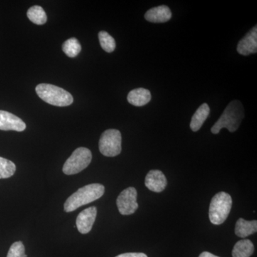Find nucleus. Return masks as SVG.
<instances>
[{
	"instance_id": "nucleus-1",
	"label": "nucleus",
	"mask_w": 257,
	"mask_h": 257,
	"mask_svg": "<svg viewBox=\"0 0 257 257\" xmlns=\"http://www.w3.org/2000/svg\"><path fill=\"white\" fill-rule=\"evenodd\" d=\"M104 186L100 184H91L79 188L66 200L64 204L66 212H72L89 203L97 200L104 194Z\"/></svg>"
},
{
	"instance_id": "nucleus-2",
	"label": "nucleus",
	"mask_w": 257,
	"mask_h": 257,
	"mask_svg": "<svg viewBox=\"0 0 257 257\" xmlns=\"http://www.w3.org/2000/svg\"><path fill=\"white\" fill-rule=\"evenodd\" d=\"M244 116V111L241 101H231L219 119L211 128V133L216 135L222 128H226L230 133L238 130Z\"/></svg>"
},
{
	"instance_id": "nucleus-3",
	"label": "nucleus",
	"mask_w": 257,
	"mask_h": 257,
	"mask_svg": "<svg viewBox=\"0 0 257 257\" xmlns=\"http://www.w3.org/2000/svg\"><path fill=\"white\" fill-rule=\"evenodd\" d=\"M36 92L42 100L56 106H69L73 103V96L62 88L50 84H40Z\"/></svg>"
},
{
	"instance_id": "nucleus-4",
	"label": "nucleus",
	"mask_w": 257,
	"mask_h": 257,
	"mask_svg": "<svg viewBox=\"0 0 257 257\" xmlns=\"http://www.w3.org/2000/svg\"><path fill=\"white\" fill-rule=\"evenodd\" d=\"M232 207V199L227 193H217L211 199L209 216L213 224H223L229 216Z\"/></svg>"
},
{
	"instance_id": "nucleus-5",
	"label": "nucleus",
	"mask_w": 257,
	"mask_h": 257,
	"mask_svg": "<svg viewBox=\"0 0 257 257\" xmlns=\"http://www.w3.org/2000/svg\"><path fill=\"white\" fill-rule=\"evenodd\" d=\"M92 152L85 147H79L64 164L62 171L66 175H73L87 168L92 161Z\"/></svg>"
},
{
	"instance_id": "nucleus-6",
	"label": "nucleus",
	"mask_w": 257,
	"mask_h": 257,
	"mask_svg": "<svg viewBox=\"0 0 257 257\" xmlns=\"http://www.w3.org/2000/svg\"><path fill=\"white\" fill-rule=\"evenodd\" d=\"M101 155L108 157L117 156L121 152V135L117 130H107L102 133L99 142Z\"/></svg>"
},
{
	"instance_id": "nucleus-7",
	"label": "nucleus",
	"mask_w": 257,
	"mask_h": 257,
	"mask_svg": "<svg viewBox=\"0 0 257 257\" xmlns=\"http://www.w3.org/2000/svg\"><path fill=\"white\" fill-rule=\"evenodd\" d=\"M138 192L134 187H128L120 193L116 199V206L121 215H131L138 209Z\"/></svg>"
},
{
	"instance_id": "nucleus-8",
	"label": "nucleus",
	"mask_w": 257,
	"mask_h": 257,
	"mask_svg": "<svg viewBox=\"0 0 257 257\" xmlns=\"http://www.w3.org/2000/svg\"><path fill=\"white\" fill-rule=\"evenodd\" d=\"M97 209L95 207H90L79 213L76 220L77 229L82 234H88L92 229L95 221Z\"/></svg>"
},
{
	"instance_id": "nucleus-9",
	"label": "nucleus",
	"mask_w": 257,
	"mask_h": 257,
	"mask_svg": "<svg viewBox=\"0 0 257 257\" xmlns=\"http://www.w3.org/2000/svg\"><path fill=\"white\" fill-rule=\"evenodd\" d=\"M25 128L26 124L20 117L8 111L0 110V130L23 132Z\"/></svg>"
},
{
	"instance_id": "nucleus-10",
	"label": "nucleus",
	"mask_w": 257,
	"mask_h": 257,
	"mask_svg": "<svg viewBox=\"0 0 257 257\" xmlns=\"http://www.w3.org/2000/svg\"><path fill=\"white\" fill-rule=\"evenodd\" d=\"M237 52L240 55L248 56L257 52V27H253L240 40L237 45Z\"/></svg>"
},
{
	"instance_id": "nucleus-11",
	"label": "nucleus",
	"mask_w": 257,
	"mask_h": 257,
	"mask_svg": "<svg viewBox=\"0 0 257 257\" xmlns=\"http://www.w3.org/2000/svg\"><path fill=\"white\" fill-rule=\"evenodd\" d=\"M167 180L163 172L160 170H151L145 178V186L154 192L160 193L165 190Z\"/></svg>"
},
{
	"instance_id": "nucleus-12",
	"label": "nucleus",
	"mask_w": 257,
	"mask_h": 257,
	"mask_svg": "<svg viewBox=\"0 0 257 257\" xmlns=\"http://www.w3.org/2000/svg\"><path fill=\"white\" fill-rule=\"evenodd\" d=\"M145 18L150 23H167L172 18V12L168 7L162 5L149 10L145 15Z\"/></svg>"
},
{
	"instance_id": "nucleus-13",
	"label": "nucleus",
	"mask_w": 257,
	"mask_h": 257,
	"mask_svg": "<svg viewBox=\"0 0 257 257\" xmlns=\"http://www.w3.org/2000/svg\"><path fill=\"white\" fill-rule=\"evenodd\" d=\"M152 99V94L150 90L145 88H138L133 89L128 93L127 101L132 105L143 106L146 105Z\"/></svg>"
},
{
	"instance_id": "nucleus-14",
	"label": "nucleus",
	"mask_w": 257,
	"mask_h": 257,
	"mask_svg": "<svg viewBox=\"0 0 257 257\" xmlns=\"http://www.w3.org/2000/svg\"><path fill=\"white\" fill-rule=\"evenodd\" d=\"M257 231L256 220L246 221L240 218L236 221L235 226V234L241 238H246Z\"/></svg>"
},
{
	"instance_id": "nucleus-15",
	"label": "nucleus",
	"mask_w": 257,
	"mask_h": 257,
	"mask_svg": "<svg viewBox=\"0 0 257 257\" xmlns=\"http://www.w3.org/2000/svg\"><path fill=\"white\" fill-rule=\"evenodd\" d=\"M210 113V109L207 104H202L195 111L192 118L190 128L193 132H197L202 127L204 121L207 119Z\"/></svg>"
},
{
	"instance_id": "nucleus-16",
	"label": "nucleus",
	"mask_w": 257,
	"mask_h": 257,
	"mask_svg": "<svg viewBox=\"0 0 257 257\" xmlns=\"http://www.w3.org/2000/svg\"><path fill=\"white\" fill-rule=\"evenodd\" d=\"M254 251V246L249 239H241L235 243L233 257H250Z\"/></svg>"
},
{
	"instance_id": "nucleus-17",
	"label": "nucleus",
	"mask_w": 257,
	"mask_h": 257,
	"mask_svg": "<svg viewBox=\"0 0 257 257\" xmlns=\"http://www.w3.org/2000/svg\"><path fill=\"white\" fill-rule=\"evenodd\" d=\"M27 15L32 23L36 24L37 25H42L46 23L47 20L46 13L43 8L40 6L35 5L32 7L28 10Z\"/></svg>"
},
{
	"instance_id": "nucleus-18",
	"label": "nucleus",
	"mask_w": 257,
	"mask_h": 257,
	"mask_svg": "<svg viewBox=\"0 0 257 257\" xmlns=\"http://www.w3.org/2000/svg\"><path fill=\"white\" fill-rule=\"evenodd\" d=\"M62 50L69 57H75L82 50V46L76 38H70L64 42Z\"/></svg>"
},
{
	"instance_id": "nucleus-19",
	"label": "nucleus",
	"mask_w": 257,
	"mask_h": 257,
	"mask_svg": "<svg viewBox=\"0 0 257 257\" xmlns=\"http://www.w3.org/2000/svg\"><path fill=\"white\" fill-rule=\"evenodd\" d=\"M16 172V165L12 161L0 157V179L13 177Z\"/></svg>"
},
{
	"instance_id": "nucleus-20",
	"label": "nucleus",
	"mask_w": 257,
	"mask_h": 257,
	"mask_svg": "<svg viewBox=\"0 0 257 257\" xmlns=\"http://www.w3.org/2000/svg\"><path fill=\"white\" fill-rule=\"evenodd\" d=\"M99 42L101 48L108 53H111L116 48V42L114 39L105 31L99 32Z\"/></svg>"
},
{
	"instance_id": "nucleus-21",
	"label": "nucleus",
	"mask_w": 257,
	"mask_h": 257,
	"mask_svg": "<svg viewBox=\"0 0 257 257\" xmlns=\"http://www.w3.org/2000/svg\"><path fill=\"white\" fill-rule=\"evenodd\" d=\"M25 248L22 241H16L10 246L7 257H27Z\"/></svg>"
},
{
	"instance_id": "nucleus-22",
	"label": "nucleus",
	"mask_w": 257,
	"mask_h": 257,
	"mask_svg": "<svg viewBox=\"0 0 257 257\" xmlns=\"http://www.w3.org/2000/svg\"><path fill=\"white\" fill-rule=\"evenodd\" d=\"M116 257H148L144 253H125L118 255Z\"/></svg>"
},
{
	"instance_id": "nucleus-23",
	"label": "nucleus",
	"mask_w": 257,
	"mask_h": 257,
	"mask_svg": "<svg viewBox=\"0 0 257 257\" xmlns=\"http://www.w3.org/2000/svg\"><path fill=\"white\" fill-rule=\"evenodd\" d=\"M199 257H219L216 256V255L212 254V253L210 252H208V251H204L199 255Z\"/></svg>"
}]
</instances>
